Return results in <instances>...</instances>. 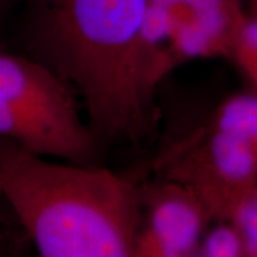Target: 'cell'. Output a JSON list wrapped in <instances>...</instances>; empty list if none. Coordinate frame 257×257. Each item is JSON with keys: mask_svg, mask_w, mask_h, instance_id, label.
<instances>
[{"mask_svg": "<svg viewBox=\"0 0 257 257\" xmlns=\"http://www.w3.org/2000/svg\"><path fill=\"white\" fill-rule=\"evenodd\" d=\"M147 0H29L32 57L76 93L96 139L139 143L155 126L142 59Z\"/></svg>", "mask_w": 257, "mask_h": 257, "instance_id": "1", "label": "cell"}, {"mask_svg": "<svg viewBox=\"0 0 257 257\" xmlns=\"http://www.w3.org/2000/svg\"><path fill=\"white\" fill-rule=\"evenodd\" d=\"M0 192L40 256H133L142 189L130 176L50 162L0 136Z\"/></svg>", "mask_w": 257, "mask_h": 257, "instance_id": "2", "label": "cell"}, {"mask_svg": "<svg viewBox=\"0 0 257 257\" xmlns=\"http://www.w3.org/2000/svg\"><path fill=\"white\" fill-rule=\"evenodd\" d=\"M74 90L35 57L0 53V136L36 155L92 165L97 139Z\"/></svg>", "mask_w": 257, "mask_h": 257, "instance_id": "3", "label": "cell"}, {"mask_svg": "<svg viewBox=\"0 0 257 257\" xmlns=\"http://www.w3.org/2000/svg\"><path fill=\"white\" fill-rule=\"evenodd\" d=\"M165 179L189 187L211 219L231 221L257 190V162L239 138L214 124L194 132L162 160Z\"/></svg>", "mask_w": 257, "mask_h": 257, "instance_id": "4", "label": "cell"}, {"mask_svg": "<svg viewBox=\"0 0 257 257\" xmlns=\"http://www.w3.org/2000/svg\"><path fill=\"white\" fill-rule=\"evenodd\" d=\"M147 209L139 226L133 257H187L197 254L210 214L200 199L183 184L165 182L142 189Z\"/></svg>", "mask_w": 257, "mask_h": 257, "instance_id": "5", "label": "cell"}, {"mask_svg": "<svg viewBox=\"0 0 257 257\" xmlns=\"http://www.w3.org/2000/svg\"><path fill=\"white\" fill-rule=\"evenodd\" d=\"M213 124L243 140L257 162V94H239L221 103Z\"/></svg>", "mask_w": 257, "mask_h": 257, "instance_id": "6", "label": "cell"}, {"mask_svg": "<svg viewBox=\"0 0 257 257\" xmlns=\"http://www.w3.org/2000/svg\"><path fill=\"white\" fill-rule=\"evenodd\" d=\"M197 256L240 257L247 256V251L239 229L230 221H223L221 226L211 230L207 237L200 241Z\"/></svg>", "mask_w": 257, "mask_h": 257, "instance_id": "7", "label": "cell"}, {"mask_svg": "<svg viewBox=\"0 0 257 257\" xmlns=\"http://www.w3.org/2000/svg\"><path fill=\"white\" fill-rule=\"evenodd\" d=\"M257 92V15L247 16L234 43L233 55Z\"/></svg>", "mask_w": 257, "mask_h": 257, "instance_id": "8", "label": "cell"}, {"mask_svg": "<svg viewBox=\"0 0 257 257\" xmlns=\"http://www.w3.org/2000/svg\"><path fill=\"white\" fill-rule=\"evenodd\" d=\"M231 223L244 240L247 256H257V190L241 206Z\"/></svg>", "mask_w": 257, "mask_h": 257, "instance_id": "9", "label": "cell"}, {"mask_svg": "<svg viewBox=\"0 0 257 257\" xmlns=\"http://www.w3.org/2000/svg\"><path fill=\"white\" fill-rule=\"evenodd\" d=\"M253 15H257V0H253Z\"/></svg>", "mask_w": 257, "mask_h": 257, "instance_id": "10", "label": "cell"}, {"mask_svg": "<svg viewBox=\"0 0 257 257\" xmlns=\"http://www.w3.org/2000/svg\"><path fill=\"white\" fill-rule=\"evenodd\" d=\"M5 3V0H0V5H3Z\"/></svg>", "mask_w": 257, "mask_h": 257, "instance_id": "11", "label": "cell"}, {"mask_svg": "<svg viewBox=\"0 0 257 257\" xmlns=\"http://www.w3.org/2000/svg\"><path fill=\"white\" fill-rule=\"evenodd\" d=\"M2 199H3V197H2V192H0V200H2Z\"/></svg>", "mask_w": 257, "mask_h": 257, "instance_id": "12", "label": "cell"}]
</instances>
